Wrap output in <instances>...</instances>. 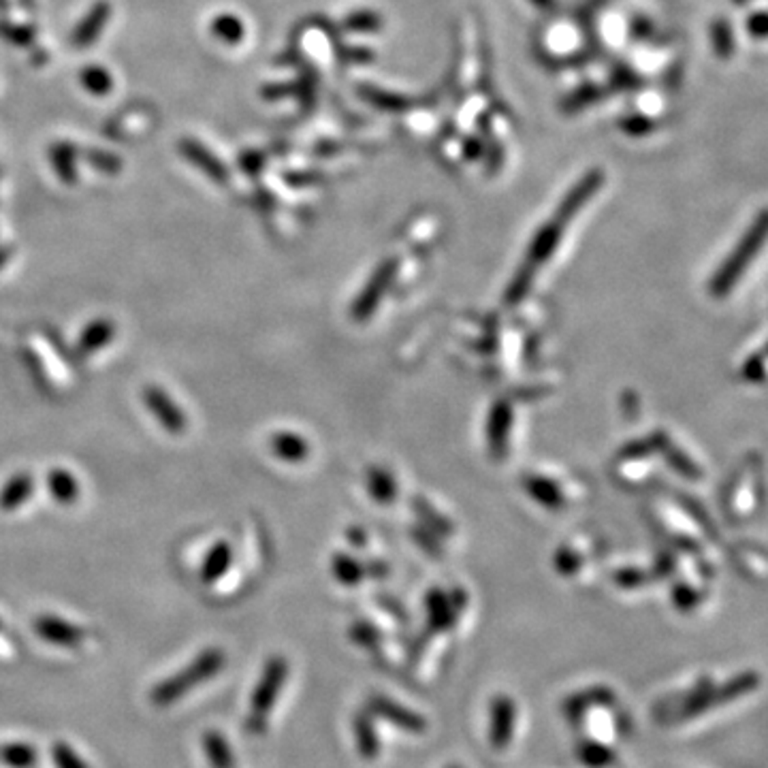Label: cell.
<instances>
[{
    "label": "cell",
    "instance_id": "cb8c5ba5",
    "mask_svg": "<svg viewBox=\"0 0 768 768\" xmlns=\"http://www.w3.org/2000/svg\"><path fill=\"white\" fill-rule=\"evenodd\" d=\"M273 448H276V453L280 457L284 459H299L301 455L305 453V447L301 444L295 436H278L276 440H273Z\"/></svg>",
    "mask_w": 768,
    "mask_h": 768
},
{
    "label": "cell",
    "instance_id": "6da1fadb",
    "mask_svg": "<svg viewBox=\"0 0 768 768\" xmlns=\"http://www.w3.org/2000/svg\"><path fill=\"white\" fill-rule=\"evenodd\" d=\"M224 664V653L218 649L203 651L190 666H186L184 671H179L173 677L164 679L156 689L152 691V705L156 706H167L173 705L175 700L182 698L184 694H188L190 689H195L201 681L213 677Z\"/></svg>",
    "mask_w": 768,
    "mask_h": 768
},
{
    "label": "cell",
    "instance_id": "5bb4252c",
    "mask_svg": "<svg viewBox=\"0 0 768 768\" xmlns=\"http://www.w3.org/2000/svg\"><path fill=\"white\" fill-rule=\"evenodd\" d=\"M359 92L367 103H371V105L378 109H384V112H404V109L413 105L410 98H405L402 95H393V92L380 90V88H374V86L359 88Z\"/></svg>",
    "mask_w": 768,
    "mask_h": 768
},
{
    "label": "cell",
    "instance_id": "8fae6325",
    "mask_svg": "<svg viewBox=\"0 0 768 768\" xmlns=\"http://www.w3.org/2000/svg\"><path fill=\"white\" fill-rule=\"evenodd\" d=\"M79 81L84 90L90 92L92 96H107L113 90V77L101 64H88V67L81 69Z\"/></svg>",
    "mask_w": 768,
    "mask_h": 768
},
{
    "label": "cell",
    "instance_id": "7c38bea8",
    "mask_svg": "<svg viewBox=\"0 0 768 768\" xmlns=\"http://www.w3.org/2000/svg\"><path fill=\"white\" fill-rule=\"evenodd\" d=\"M203 747H205L207 760H210L212 768H235V758L221 732L210 730V732L203 737Z\"/></svg>",
    "mask_w": 768,
    "mask_h": 768
},
{
    "label": "cell",
    "instance_id": "9a60e30c",
    "mask_svg": "<svg viewBox=\"0 0 768 768\" xmlns=\"http://www.w3.org/2000/svg\"><path fill=\"white\" fill-rule=\"evenodd\" d=\"M113 333H115L113 322H109V321L92 322V325L88 327L84 333H81V339H79L81 355L96 353L98 348H103V346H105L109 339L113 338Z\"/></svg>",
    "mask_w": 768,
    "mask_h": 768
},
{
    "label": "cell",
    "instance_id": "83f0119b",
    "mask_svg": "<svg viewBox=\"0 0 768 768\" xmlns=\"http://www.w3.org/2000/svg\"><path fill=\"white\" fill-rule=\"evenodd\" d=\"M465 147H468V156H470V158L480 156L482 146H480V141H479V139H476V141H468V144H465Z\"/></svg>",
    "mask_w": 768,
    "mask_h": 768
},
{
    "label": "cell",
    "instance_id": "277c9868",
    "mask_svg": "<svg viewBox=\"0 0 768 768\" xmlns=\"http://www.w3.org/2000/svg\"><path fill=\"white\" fill-rule=\"evenodd\" d=\"M109 18H112V4H109L107 0H96L90 11L81 18L79 24L75 26L73 35H71V46L75 49H86L95 46L98 37H101V32L105 30V26L109 24Z\"/></svg>",
    "mask_w": 768,
    "mask_h": 768
},
{
    "label": "cell",
    "instance_id": "f1b7e54d",
    "mask_svg": "<svg viewBox=\"0 0 768 768\" xmlns=\"http://www.w3.org/2000/svg\"><path fill=\"white\" fill-rule=\"evenodd\" d=\"M538 9H553L555 7V0H531Z\"/></svg>",
    "mask_w": 768,
    "mask_h": 768
},
{
    "label": "cell",
    "instance_id": "4fadbf2b",
    "mask_svg": "<svg viewBox=\"0 0 768 768\" xmlns=\"http://www.w3.org/2000/svg\"><path fill=\"white\" fill-rule=\"evenodd\" d=\"M30 493H32L30 476L29 474L13 476V479L7 482V487H4L3 493H0V508H3L4 513H9V510L13 508H20L21 504L30 497Z\"/></svg>",
    "mask_w": 768,
    "mask_h": 768
},
{
    "label": "cell",
    "instance_id": "484cf974",
    "mask_svg": "<svg viewBox=\"0 0 768 768\" xmlns=\"http://www.w3.org/2000/svg\"><path fill=\"white\" fill-rule=\"evenodd\" d=\"M619 126H622L625 133L639 135V133H643V130L649 129L651 124L645 122V118H623L622 122H619Z\"/></svg>",
    "mask_w": 768,
    "mask_h": 768
},
{
    "label": "cell",
    "instance_id": "f546056e",
    "mask_svg": "<svg viewBox=\"0 0 768 768\" xmlns=\"http://www.w3.org/2000/svg\"><path fill=\"white\" fill-rule=\"evenodd\" d=\"M7 9H9V0H0V13H4Z\"/></svg>",
    "mask_w": 768,
    "mask_h": 768
},
{
    "label": "cell",
    "instance_id": "52a82bcc",
    "mask_svg": "<svg viewBox=\"0 0 768 768\" xmlns=\"http://www.w3.org/2000/svg\"><path fill=\"white\" fill-rule=\"evenodd\" d=\"M514 723H517V709H514V702L506 698V696H499V698L493 700L491 730H489L493 747L497 749L506 747L510 739L514 737Z\"/></svg>",
    "mask_w": 768,
    "mask_h": 768
},
{
    "label": "cell",
    "instance_id": "d6986e66",
    "mask_svg": "<svg viewBox=\"0 0 768 768\" xmlns=\"http://www.w3.org/2000/svg\"><path fill=\"white\" fill-rule=\"evenodd\" d=\"M0 38H4V41L15 47H30L32 43H35L37 35L30 26L15 24V21H9V20H0Z\"/></svg>",
    "mask_w": 768,
    "mask_h": 768
},
{
    "label": "cell",
    "instance_id": "7402d4cb",
    "mask_svg": "<svg viewBox=\"0 0 768 768\" xmlns=\"http://www.w3.org/2000/svg\"><path fill=\"white\" fill-rule=\"evenodd\" d=\"M597 98H600V90H597L596 86H583L580 90H576L570 95V98L563 103L562 109L568 113H574L579 112V109H585L587 105H591V103H596Z\"/></svg>",
    "mask_w": 768,
    "mask_h": 768
},
{
    "label": "cell",
    "instance_id": "9c48e42d",
    "mask_svg": "<svg viewBox=\"0 0 768 768\" xmlns=\"http://www.w3.org/2000/svg\"><path fill=\"white\" fill-rule=\"evenodd\" d=\"M49 163H52L54 171L58 179L64 184L77 182V147L69 141H58L49 147Z\"/></svg>",
    "mask_w": 768,
    "mask_h": 768
},
{
    "label": "cell",
    "instance_id": "ac0fdd59",
    "mask_svg": "<svg viewBox=\"0 0 768 768\" xmlns=\"http://www.w3.org/2000/svg\"><path fill=\"white\" fill-rule=\"evenodd\" d=\"M0 760L11 768H32L37 764V751L26 743H9L0 749Z\"/></svg>",
    "mask_w": 768,
    "mask_h": 768
},
{
    "label": "cell",
    "instance_id": "e0dca14e",
    "mask_svg": "<svg viewBox=\"0 0 768 768\" xmlns=\"http://www.w3.org/2000/svg\"><path fill=\"white\" fill-rule=\"evenodd\" d=\"M229 563H230V548L227 542H218V545L212 548L210 555H207L205 566H203V572H201L203 583H213L218 576L227 572Z\"/></svg>",
    "mask_w": 768,
    "mask_h": 768
},
{
    "label": "cell",
    "instance_id": "2e32d148",
    "mask_svg": "<svg viewBox=\"0 0 768 768\" xmlns=\"http://www.w3.org/2000/svg\"><path fill=\"white\" fill-rule=\"evenodd\" d=\"M47 485L49 491L54 493V497H56L60 504H73L77 496H79V487H77L73 474H69V472L64 470H54L52 474H49Z\"/></svg>",
    "mask_w": 768,
    "mask_h": 768
},
{
    "label": "cell",
    "instance_id": "5b68a950",
    "mask_svg": "<svg viewBox=\"0 0 768 768\" xmlns=\"http://www.w3.org/2000/svg\"><path fill=\"white\" fill-rule=\"evenodd\" d=\"M179 154L186 158V161L195 164L199 171H203L207 175V178L213 179V182L218 184H227L229 182V169L227 164L218 161L216 156H213V152L210 147H205L203 144H199L196 139H182L179 141Z\"/></svg>",
    "mask_w": 768,
    "mask_h": 768
},
{
    "label": "cell",
    "instance_id": "7a4b0ae2",
    "mask_svg": "<svg viewBox=\"0 0 768 768\" xmlns=\"http://www.w3.org/2000/svg\"><path fill=\"white\" fill-rule=\"evenodd\" d=\"M758 685H760L758 672H743L739 674V677L730 679L728 683L720 685V688H713L709 681H702V685H698L691 694H688L685 705L681 706V711L677 713V717L679 720H689V717L709 711L713 706L728 705V702L737 700L740 696L755 691L758 689Z\"/></svg>",
    "mask_w": 768,
    "mask_h": 768
},
{
    "label": "cell",
    "instance_id": "30bf717a",
    "mask_svg": "<svg viewBox=\"0 0 768 768\" xmlns=\"http://www.w3.org/2000/svg\"><path fill=\"white\" fill-rule=\"evenodd\" d=\"M212 35L216 41L224 43V46H239L246 37V26L238 15L233 13H221L216 15L210 26Z\"/></svg>",
    "mask_w": 768,
    "mask_h": 768
},
{
    "label": "cell",
    "instance_id": "d4e9b609",
    "mask_svg": "<svg viewBox=\"0 0 768 768\" xmlns=\"http://www.w3.org/2000/svg\"><path fill=\"white\" fill-rule=\"evenodd\" d=\"M239 164L244 167L246 173H259V169L263 167V156L259 152H248L241 156Z\"/></svg>",
    "mask_w": 768,
    "mask_h": 768
},
{
    "label": "cell",
    "instance_id": "4dcf8cb0",
    "mask_svg": "<svg viewBox=\"0 0 768 768\" xmlns=\"http://www.w3.org/2000/svg\"><path fill=\"white\" fill-rule=\"evenodd\" d=\"M4 259H7V256H4V252H0V265H3Z\"/></svg>",
    "mask_w": 768,
    "mask_h": 768
},
{
    "label": "cell",
    "instance_id": "ba28073f",
    "mask_svg": "<svg viewBox=\"0 0 768 768\" xmlns=\"http://www.w3.org/2000/svg\"><path fill=\"white\" fill-rule=\"evenodd\" d=\"M35 628L41 639H46L47 643L60 645V647H75L84 640V632L75 625L58 617H38L35 622Z\"/></svg>",
    "mask_w": 768,
    "mask_h": 768
},
{
    "label": "cell",
    "instance_id": "44dd1931",
    "mask_svg": "<svg viewBox=\"0 0 768 768\" xmlns=\"http://www.w3.org/2000/svg\"><path fill=\"white\" fill-rule=\"evenodd\" d=\"M86 156H88V163L101 173L115 175L120 173V169H122V161H120V158L112 152H103V150H96V147H92V150H88Z\"/></svg>",
    "mask_w": 768,
    "mask_h": 768
},
{
    "label": "cell",
    "instance_id": "4316f807",
    "mask_svg": "<svg viewBox=\"0 0 768 768\" xmlns=\"http://www.w3.org/2000/svg\"><path fill=\"white\" fill-rule=\"evenodd\" d=\"M293 92H295V88L288 86V84H278V86L263 88V96H265V98H282V96H287V95H293Z\"/></svg>",
    "mask_w": 768,
    "mask_h": 768
},
{
    "label": "cell",
    "instance_id": "603a6c76",
    "mask_svg": "<svg viewBox=\"0 0 768 768\" xmlns=\"http://www.w3.org/2000/svg\"><path fill=\"white\" fill-rule=\"evenodd\" d=\"M52 755H54V762H56V768H88L86 762L81 760L73 751V747H69L67 743L54 745Z\"/></svg>",
    "mask_w": 768,
    "mask_h": 768
},
{
    "label": "cell",
    "instance_id": "8992f818",
    "mask_svg": "<svg viewBox=\"0 0 768 768\" xmlns=\"http://www.w3.org/2000/svg\"><path fill=\"white\" fill-rule=\"evenodd\" d=\"M144 399H146L147 408H150L152 414L156 416L158 421H161V425L164 427V430H167L169 433H175V436L184 433V430H186L184 414L179 413V408L175 405L173 399L169 397V395L164 393L161 387H146Z\"/></svg>",
    "mask_w": 768,
    "mask_h": 768
},
{
    "label": "cell",
    "instance_id": "ffe728a7",
    "mask_svg": "<svg viewBox=\"0 0 768 768\" xmlns=\"http://www.w3.org/2000/svg\"><path fill=\"white\" fill-rule=\"evenodd\" d=\"M344 29L350 32H359V35H363V32H376L382 29V18L376 11H355V13H350L348 18L344 20Z\"/></svg>",
    "mask_w": 768,
    "mask_h": 768
},
{
    "label": "cell",
    "instance_id": "3957f363",
    "mask_svg": "<svg viewBox=\"0 0 768 768\" xmlns=\"http://www.w3.org/2000/svg\"><path fill=\"white\" fill-rule=\"evenodd\" d=\"M284 679H287V662L282 657H271L267 662L265 671L259 685L255 688L250 700V713H248V730L252 734H259L265 730V722L269 711L276 705L280 691H282Z\"/></svg>",
    "mask_w": 768,
    "mask_h": 768
}]
</instances>
